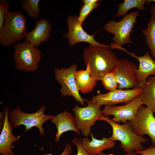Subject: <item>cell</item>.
<instances>
[{
	"label": "cell",
	"instance_id": "28",
	"mask_svg": "<svg viewBox=\"0 0 155 155\" xmlns=\"http://www.w3.org/2000/svg\"><path fill=\"white\" fill-rule=\"evenodd\" d=\"M134 152L142 155H155V146H151L143 150H137Z\"/></svg>",
	"mask_w": 155,
	"mask_h": 155
},
{
	"label": "cell",
	"instance_id": "17",
	"mask_svg": "<svg viewBox=\"0 0 155 155\" xmlns=\"http://www.w3.org/2000/svg\"><path fill=\"white\" fill-rule=\"evenodd\" d=\"M51 121L55 125L57 128L55 138L57 142L59 141L60 136L65 132L72 131L78 135L80 133L75 124L74 117L66 110L54 116Z\"/></svg>",
	"mask_w": 155,
	"mask_h": 155
},
{
	"label": "cell",
	"instance_id": "8",
	"mask_svg": "<svg viewBox=\"0 0 155 155\" xmlns=\"http://www.w3.org/2000/svg\"><path fill=\"white\" fill-rule=\"evenodd\" d=\"M77 67L76 63H73L67 68H56L54 69V73L56 80L61 86L60 92L62 96L63 97L71 96L84 106V102H87L88 100L82 97L77 87L76 75Z\"/></svg>",
	"mask_w": 155,
	"mask_h": 155
},
{
	"label": "cell",
	"instance_id": "1",
	"mask_svg": "<svg viewBox=\"0 0 155 155\" xmlns=\"http://www.w3.org/2000/svg\"><path fill=\"white\" fill-rule=\"evenodd\" d=\"M83 56L86 65L89 64L91 75L97 81L115 71L120 60L109 48L99 46L87 47L84 50Z\"/></svg>",
	"mask_w": 155,
	"mask_h": 155
},
{
	"label": "cell",
	"instance_id": "31",
	"mask_svg": "<svg viewBox=\"0 0 155 155\" xmlns=\"http://www.w3.org/2000/svg\"><path fill=\"white\" fill-rule=\"evenodd\" d=\"M98 155H116L113 154H106L102 152H101ZM123 155H137V154L135 152H130L129 153H127V154H126Z\"/></svg>",
	"mask_w": 155,
	"mask_h": 155
},
{
	"label": "cell",
	"instance_id": "34",
	"mask_svg": "<svg viewBox=\"0 0 155 155\" xmlns=\"http://www.w3.org/2000/svg\"><path fill=\"white\" fill-rule=\"evenodd\" d=\"M153 78L155 79V75H154V77H153Z\"/></svg>",
	"mask_w": 155,
	"mask_h": 155
},
{
	"label": "cell",
	"instance_id": "9",
	"mask_svg": "<svg viewBox=\"0 0 155 155\" xmlns=\"http://www.w3.org/2000/svg\"><path fill=\"white\" fill-rule=\"evenodd\" d=\"M143 105L139 95L135 97L128 103L124 105H105L102 110V115L105 117L112 115L114 117L110 119L112 121L119 124H120L121 122L124 124L134 118L139 109Z\"/></svg>",
	"mask_w": 155,
	"mask_h": 155
},
{
	"label": "cell",
	"instance_id": "2",
	"mask_svg": "<svg viewBox=\"0 0 155 155\" xmlns=\"http://www.w3.org/2000/svg\"><path fill=\"white\" fill-rule=\"evenodd\" d=\"M99 120L106 121L111 125L112 129V133L109 138L114 141H120L121 147L125 153L144 149L142 144L146 142L147 139L142 136L138 135L133 131L130 121L120 125L113 122L108 117L103 115L101 116Z\"/></svg>",
	"mask_w": 155,
	"mask_h": 155
},
{
	"label": "cell",
	"instance_id": "24",
	"mask_svg": "<svg viewBox=\"0 0 155 155\" xmlns=\"http://www.w3.org/2000/svg\"><path fill=\"white\" fill-rule=\"evenodd\" d=\"M101 80L105 88L110 91H114L118 88L119 84L115 70L106 74Z\"/></svg>",
	"mask_w": 155,
	"mask_h": 155
},
{
	"label": "cell",
	"instance_id": "4",
	"mask_svg": "<svg viewBox=\"0 0 155 155\" xmlns=\"http://www.w3.org/2000/svg\"><path fill=\"white\" fill-rule=\"evenodd\" d=\"M15 67L22 71L34 72L39 67L42 59L41 51L26 41L17 42L14 46Z\"/></svg>",
	"mask_w": 155,
	"mask_h": 155
},
{
	"label": "cell",
	"instance_id": "6",
	"mask_svg": "<svg viewBox=\"0 0 155 155\" xmlns=\"http://www.w3.org/2000/svg\"><path fill=\"white\" fill-rule=\"evenodd\" d=\"M87 102V106L81 107L76 104L72 110L76 127L83 136L88 137L91 133V127L102 115V110L95 101L88 100Z\"/></svg>",
	"mask_w": 155,
	"mask_h": 155
},
{
	"label": "cell",
	"instance_id": "3",
	"mask_svg": "<svg viewBox=\"0 0 155 155\" xmlns=\"http://www.w3.org/2000/svg\"><path fill=\"white\" fill-rule=\"evenodd\" d=\"M26 18L21 12L9 11L6 15L2 29L0 32V43L10 46L23 40L27 32Z\"/></svg>",
	"mask_w": 155,
	"mask_h": 155
},
{
	"label": "cell",
	"instance_id": "23",
	"mask_svg": "<svg viewBox=\"0 0 155 155\" xmlns=\"http://www.w3.org/2000/svg\"><path fill=\"white\" fill-rule=\"evenodd\" d=\"M39 0H24L21 3L22 8L31 18L36 19L39 17L40 11Z\"/></svg>",
	"mask_w": 155,
	"mask_h": 155
},
{
	"label": "cell",
	"instance_id": "18",
	"mask_svg": "<svg viewBox=\"0 0 155 155\" xmlns=\"http://www.w3.org/2000/svg\"><path fill=\"white\" fill-rule=\"evenodd\" d=\"M90 135L91 141L87 137L81 140L84 150L89 155H98L103 150L112 149L115 146L114 141L109 138L104 137L98 140L94 137L92 133Z\"/></svg>",
	"mask_w": 155,
	"mask_h": 155
},
{
	"label": "cell",
	"instance_id": "16",
	"mask_svg": "<svg viewBox=\"0 0 155 155\" xmlns=\"http://www.w3.org/2000/svg\"><path fill=\"white\" fill-rule=\"evenodd\" d=\"M127 53L137 59L139 62L136 77L139 87L142 88L148 77L151 75H155V61L152 59L148 52L142 56H137L133 53L128 51Z\"/></svg>",
	"mask_w": 155,
	"mask_h": 155
},
{
	"label": "cell",
	"instance_id": "30",
	"mask_svg": "<svg viewBox=\"0 0 155 155\" xmlns=\"http://www.w3.org/2000/svg\"><path fill=\"white\" fill-rule=\"evenodd\" d=\"M100 0H83L81 1L82 2L84 5H88L93 4L98 2Z\"/></svg>",
	"mask_w": 155,
	"mask_h": 155
},
{
	"label": "cell",
	"instance_id": "25",
	"mask_svg": "<svg viewBox=\"0 0 155 155\" xmlns=\"http://www.w3.org/2000/svg\"><path fill=\"white\" fill-rule=\"evenodd\" d=\"M99 6V4L98 2L91 4H83L80 8L79 15L78 17L80 24L82 25L90 12Z\"/></svg>",
	"mask_w": 155,
	"mask_h": 155
},
{
	"label": "cell",
	"instance_id": "29",
	"mask_svg": "<svg viewBox=\"0 0 155 155\" xmlns=\"http://www.w3.org/2000/svg\"><path fill=\"white\" fill-rule=\"evenodd\" d=\"M72 147L71 145L69 143H67L65 148L62 153L60 155H71L72 151ZM44 155H53L49 154Z\"/></svg>",
	"mask_w": 155,
	"mask_h": 155
},
{
	"label": "cell",
	"instance_id": "5",
	"mask_svg": "<svg viewBox=\"0 0 155 155\" xmlns=\"http://www.w3.org/2000/svg\"><path fill=\"white\" fill-rule=\"evenodd\" d=\"M46 108V106L42 105L36 112L28 113L22 111L20 106H18L9 113V122L13 127L24 125L26 127L24 133L33 127H36L38 129L40 135L43 136L45 133L43 127V124L48 120L52 119L54 117L52 115L45 114Z\"/></svg>",
	"mask_w": 155,
	"mask_h": 155
},
{
	"label": "cell",
	"instance_id": "22",
	"mask_svg": "<svg viewBox=\"0 0 155 155\" xmlns=\"http://www.w3.org/2000/svg\"><path fill=\"white\" fill-rule=\"evenodd\" d=\"M147 0H125L123 2L117 5L118 11L114 17L124 16L130 9L137 8L139 10L143 11L145 9Z\"/></svg>",
	"mask_w": 155,
	"mask_h": 155
},
{
	"label": "cell",
	"instance_id": "35",
	"mask_svg": "<svg viewBox=\"0 0 155 155\" xmlns=\"http://www.w3.org/2000/svg\"></svg>",
	"mask_w": 155,
	"mask_h": 155
},
{
	"label": "cell",
	"instance_id": "15",
	"mask_svg": "<svg viewBox=\"0 0 155 155\" xmlns=\"http://www.w3.org/2000/svg\"><path fill=\"white\" fill-rule=\"evenodd\" d=\"M32 30L27 32L24 38L25 40L37 47L42 42L48 41L50 36L51 26L49 20L43 18L37 20Z\"/></svg>",
	"mask_w": 155,
	"mask_h": 155
},
{
	"label": "cell",
	"instance_id": "20",
	"mask_svg": "<svg viewBox=\"0 0 155 155\" xmlns=\"http://www.w3.org/2000/svg\"><path fill=\"white\" fill-rule=\"evenodd\" d=\"M140 96L143 104L155 112V79L148 77Z\"/></svg>",
	"mask_w": 155,
	"mask_h": 155
},
{
	"label": "cell",
	"instance_id": "11",
	"mask_svg": "<svg viewBox=\"0 0 155 155\" xmlns=\"http://www.w3.org/2000/svg\"><path fill=\"white\" fill-rule=\"evenodd\" d=\"M67 22L68 32L64 36L68 39L69 45L73 46L78 42H85L89 43L91 45L110 47L109 45L100 43L96 41L94 35L87 33L79 23L76 15L73 16L69 15L67 17Z\"/></svg>",
	"mask_w": 155,
	"mask_h": 155
},
{
	"label": "cell",
	"instance_id": "26",
	"mask_svg": "<svg viewBox=\"0 0 155 155\" xmlns=\"http://www.w3.org/2000/svg\"><path fill=\"white\" fill-rule=\"evenodd\" d=\"M10 4L6 0H0V32L3 27L5 16L9 12Z\"/></svg>",
	"mask_w": 155,
	"mask_h": 155
},
{
	"label": "cell",
	"instance_id": "10",
	"mask_svg": "<svg viewBox=\"0 0 155 155\" xmlns=\"http://www.w3.org/2000/svg\"><path fill=\"white\" fill-rule=\"evenodd\" d=\"M154 113L142 105L130 123L132 129L137 135L142 136L148 135L151 139L152 146H155V117Z\"/></svg>",
	"mask_w": 155,
	"mask_h": 155
},
{
	"label": "cell",
	"instance_id": "19",
	"mask_svg": "<svg viewBox=\"0 0 155 155\" xmlns=\"http://www.w3.org/2000/svg\"><path fill=\"white\" fill-rule=\"evenodd\" d=\"M85 70L78 71L76 75L77 87L78 91L83 93L92 91L95 86L97 81L90 74L89 64L86 65Z\"/></svg>",
	"mask_w": 155,
	"mask_h": 155
},
{
	"label": "cell",
	"instance_id": "33",
	"mask_svg": "<svg viewBox=\"0 0 155 155\" xmlns=\"http://www.w3.org/2000/svg\"><path fill=\"white\" fill-rule=\"evenodd\" d=\"M148 3H150L151 2H153L155 3V0H147Z\"/></svg>",
	"mask_w": 155,
	"mask_h": 155
},
{
	"label": "cell",
	"instance_id": "27",
	"mask_svg": "<svg viewBox=\"0 0 155 155\" xmlns=\"http://www.w3.org/2000/svg\"><path fill=\"white\" fill-rule=\"evenodd\" d=\"M81 140L76 137L72 140L73 143L76 146L77 149L78 153L77 155H89L84 150Z\"/></svg>",
	"mask_w": 155,
	"mask_h": 155
},
{
	"label": "cell",
	"instance_id": "13",
	"mask_svg": "<svg viewBox=\"0 0 155 155\" xmlns=\"http://www.w3.org/2000/svg\"><path fill=\"white\" fill-rule=\"evenodd\" d=\"M137 69L135 64L127 59H120L115 69L119 84L118 89L139 88L136 77Z\"/></svg>",
	"mask_w": 155,
	"mask_h": 155
},
{
	"label": "cell",
	"instance_id": "21",
	"mask_svg": "<svg viewBox=\"0 0 155 155\" xmlns=\"http://www.w3.org/2000/svg\"><path fill=\"white\" fill-rule=\"evenodd\" d=\"M147 25L142 33L146 38V43L155 61V18L152 15Z\"/></svg>",
	"mask_w": 155,
	"mask_h": 155
},
{
	"label": "cell",
	"instance_id": "32",
	"mask_svg": "<svg viewBox=\"0 0 155 155\" xmlns=\"http://www.w3.org/2000/svg\"><path fill=\"white\" fill-rule=\"evenodd\" d=\"M150 12L152 15L155 18V5H152L150 7Z\"/></svg>",
	"mask_w": 155,
	"mask_h": 155
},
{
	"label": "cell",
	"instance_id": "14",
	"mask_svg": "<svg viewBox=\"0 0 155 155\" xmlns=\"http://www.w3.org/2000/svg\"><path fill=\"white\" fill-rule=\"evenodd\" d=\"M4 120L3 126L0 135V154L1 155H16L12 148L14 142L20 141V136L13 135L12 133V126L9 119L8 107L4 106Z\"/></svg>",
	"mask_w": 155,
	"mask_h": 155
},
{
	"label": "cell",
	"instance_id": "7",
	"mask_svg": "<svg viewBox=\"0 0 155 155\" xmlns=\"http://www.w3.org/2000/svg\"><path fill=\"white\" fill-rule=\"evenodd\" d=\"M139 13L138 11L132 12L126 14L119 21L112 20L104 26L106 31L114 35V43L119 46L132 43L130 35Z\"/></svg>",
	"mask_w": 155,
	"mask_h": 155
},
{
	"label": "cell",
	"instance_id": "12",
	"mask_svg": "<svg viewBox=\"0 0 155 155\" xmlns=\"http://www.w3.org/2000/svg\"><path fill=\"white\" fill-rule=\"evenodd\" d=\"M142 90V88H140L126 90L117 89L105 94L98 93L92 98V100L100 106L104 104L114 105L122 103L126 104L139 96Z\"/></svg>",
	"mask_w": 155,
	"mask_h": 155
}]
</instances>
